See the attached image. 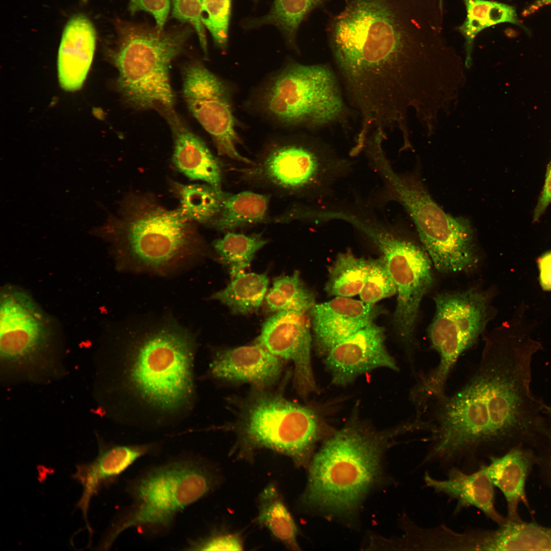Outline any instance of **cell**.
<instances>
[{"label":"cell","instance_id":"6da1fadb","mask_svg":"<svg viewBox=\"0 0 551 551\" xmlns=\"http://www.w3.org/2000/svg\"><path fill=\"white\" fill-rule=\"evenodd\" d=\"M532 333L520 324L502 330L487 342L465 384L429 405L420 466L472 472L498 452L539 440L547 405L531 390L533 359L542 349Z\"/></svg>","mask_w":551,"mask_h":551},{"label":"cell","instance_id":"7a4b0ae2","mask_svg":"<svg viewBox=\"0 0 551 551\" xmlns=\"http://www.w3.org/2000/svg\"><path fill=\"white\" fill-rule=\"evenodd\" d=\"M332 32L337 74L350 105L362 116L400 113L437 80L435 58L414 48L386 0H353Z\"/></svg>","mask_w":551,"mask_h":551},{"label":"cell","instance_id":"3957f363","mask_svg":"<svg viewBox=\"0 0 551 551\" xmlns=\"http://www.w3.org/2000/svg\"><path fill=\"white\" fill-rule=\"evenodd\" d=\"M195 338L165 327L130 339L114 359L113 387L119 421L145 430L173 427L196 397Z\"/></svg>","mask_w":551,"mask_h":551},{"label":"cell","instance_id":"277c9868","mask_svg":"<svg viewBox=\"0 0 551 551\" xmlns=\"http://www.w3.org/2000/svg\"><path fill=\"white\" fill-rule=\"evenodd\" d=\"M417 429L413 418L380 430L351 419L325 439L313 455L298 507L308 512L353 516L380 482L386 451L398 436Z\"/></svg>","mask_w":551,"mask_h":551},{"label":"cell","instance_id":"5b68a950","mask_svg":"<svg viewBox=\"0 0 551 551\" xmlns=\"http://www.w3.org/2000/svg\"><path fill=\"white\" fill-rule=\"evenodd\" d=\"M223 481L216 462L192 453L146 467L127 482L130 502L115 515L97 549H110L130 529L147 539L167 535L181 513L212 494Z\"/></svg>","mask_w":551,"mask_h":551},{"label":"cell","instance_id":"8992f818","mask_svg":"<svg viewBox=\"0 0 551 551\" xmlns=\"http://www.w3.org/2000/svg\"><path fill=\"white\" fill-rule=\"evenodd\" d=\"M353 166L322 139L301 133L268 140L251 164L234 170L240 181L271 195L315 203L331 199Z\"/></svg>","mask_w":551,"mask_h":551},{"label":"cell","instance_id":"52a82bcc","mask_svg":"<svg viewBox=\"0 0 551 551\" xmlns=\"http://www.w3.org/2000/svg\"><path fill=\"white\" fill-rule=\"evenodd\" d=\"M247 103L277 126L313 131L344 125L351 114L338 77L327 64L290 61L266 78Z\"/></svg>","mask_w":551,"mask_h":551},{"label":"cell","instance_id":"ba28073f","mask_svg":"<svg viewBox=\"0 0 551 551\" xmlns=\"http://www.w3.org/2000/svg\"><path fill=\"white\" fill-rule=\"evenodd\" d=\"M196 224L179 207L168 210L150 195L131 194L113 227L119 259L139 271L166 273L205 253Z\"/></svg>","mask_w":551,"mask_h":551},{"label":"cell","instance_id":"9c48e42d","mask_svg":"<svg viewBox=\"0 0 551 551\" xmlns=\"http://www.w3.org/2000/svg\"><path fill=\"white\" fill-rule=\"evenodd\" d=\"M368 164L382 182L379 196L381 202L394 201L403 206L436 269L457 272L477 265V248L468 219L445 212L432 198L416 171H395L385 151L372 154Z\"/></svg>","mask_w":551,"mask_h":551},{"label":"cell","instance_id":"30bf717a","mask_svg":"<svg viewBox=\"0 0 551 551\" xmlns=\"http://www.w3.org/2000/svg\"><path fill=\"white\" fill-rule=\"evenodd\" d=\"M112 58L118 72L117 86L124 99L138 109H154L164 116L174 111L169 66L184 49L191 30L165 31L128 22L117 26Z\"/></svg>","mask_w":551,"mask_h":551},{"label":"cell","instance_id":"8fae6325","mask_svg":"<svg viewBox=\"0 0 551 551\" xmlns=\"http://www.w3.org/2000/svg\"><path fill=\"white\" fill-rule=\"evenodd\" d=\"M332 433L310 407L278 395H260L244 412L232 454L252 461L257 450L268 449L288 457L297 467L307 468L318 442Z\"/></svg>","mask_w":551,"mask_h":551},{"label":"cell","instance_id":"7c38bea8","mask_svg":"<svg viewBox=\"0 0 551 551\" xmlns=\"http://www.w3.org/2000/svg\"><path fill=\"white\" fill-rule=\"evenodd\" d=\"M488 299L486 294L474 289L435 296V313L428 332L439 361L419 376L410 391L416 403L425 406L446 394L447 381L458 359L477 342L485 328Z\"/></svg>","mask_w":551,"mask_h":551},{"label":"cell","instance_id":"4fadbf2b","mask_svg":"<svg viewBox=\"0 0 551 551\" xmlns=\"http://www.w3.org/2000/svg\"><path fill=\"white\" fill-rule=\"evenodd\" d=\"M369 240L382 253L395 284L393 323L400 340L409 345L420 303L433 282L432 262L423 246L395 224L377 229Z\"/></svg>","mask_w":551,"mask_h":551},{"label":"cell","instance_id":"5bb4252c","mask_svg":"<svg viewBox=\"0 0 551 551\" xmlns=\"http://www.w3.org/2000/svg\"><path fill=\"white\" fill-rule=\"evenodd\" d=\"M0 355L5 367L44 368L53 337L51 321L24 291L5 287L1 294Z\"/></svg>","mask_w":551,"mask_h":551},{"label":"cell","instance_id":"9a60e30c","mask_svg":"<svg viewBox=\"0 0 551 551\" xmlns=\"http://www.w3.org/2000/svg\"><path fill=\"white\" fill-rule=\"evenodd\" d=\"M183 92L189 110L211 136L217 153L245 165L253 161L238 149L243 144L237 131L232 85L194 61L183 69Z\"/></svg>","mask_w":551,"mask_h":551},{"label":"cell","instance_id":"2e32d148","mask_svg":"<svg viewBox=\"0 0 551 551\" xmlns=\"http://www.w3.org/2000/svg\"><path fill=\"white\" fill-rule=\"evenodd\" d=\"M312 337L305 313L275 312L264 323L258 343L271 353L294 365V382L298 392L306 396L316 384L311 359Z\"/></svg>","mask_w":551,"mask_h":551},{"label":"cell","instance_id":"e0dca14e","mask_svg":"<svg viewBox=\"0 0 551 551\" xmlns=\"http://www.w3.org/2000/svg\"><path fill=\"white\" fill-rule=\"evenodd\" d=\"M324 364L332 383L341 387L377 368L398 370L386 347L384 328L374 323L334 346L325 356Z\"/></svg>","mask_w":551,"mask_h":551},{"label":"cell","instance_id":"ac0fdd59","mask_svg":"<svg viewBox=\"0 0 551 551\" xmlns=\"http://www.w3.org/2000/svg\"><path fill=\"white\" fill-rule=\"evenodd\" d=\"M162 448L159 442L119 444L99 441L98 452L91 462L79 464L72 478L83 487L77 507L82 511L87 528L92 536V530L87 519L91 498L104 488L118 480L120 477L139 459L159 453Z\"/></svg>","mask_w":551,"mask_h":551},{"label":"cell","instance_id":"d6986e66","mask_svg":"<svg viewBox=\"0 0 551 551\" xmlns=\"http://www.w3.org/2000/svg\"><path fill=\"white\" fill-rule=\"evenodd\" d=\"M309 311L316 350L325 356L336 345L374 323L383 310L361 300L336 296L315 304Z\"/></svg>","mask_w":551,"mask_h":551},{"label":"cell","instance_id":"ffe728a7","mask_svg":"<svg viewBox=\"0 0 551 551\" xmlns=\"http://www.w3.org/2000/svg\"><path fill=\"white\" fill-rule=\"evenodd\" d=\"M486 464L472 472L452 467L446 471V478L441 480L433 477L425 471L422 477L424 485L437 494L455 500L457 504L454 515L463 509L474 507L500 525L507 519L495 508V486L487 472Z\"/></svg>","mask_w":551,"mask_h":551},{"label":"cell","instance_id":"44dd1931","mask_svg":"<svg viewBox=\"0 0 551 551\" xmlns=\"http://www.w3.org/2000/svg\"><path fill=\"white\" fill-rule=\"evenodd\" d=\"M282 360L258 343L216 353L208 373L216 380L265 387L273 384L280 377Z\"/></svg>","mask_w":551,"mask_h":551},{"label":"cell","instance_id":"7402d4cb","mask_svg":"<svg viewBox=\"0 0 551 551\" xmlns=\"http://www.w3.org/2000/svg\"><path fill=\"white\" fill-rule=\"evenodd\" d=\"M95 42V30L87 17L77 14L66 23L58 56L59 80L64 89L75 91L81 87L92 61Z\"/></svg>","mask_w":551,"mask_h":551},{"label":"cell","instance_id":"603a6c76","mask_svg":"<svg viewBox=\"0 0 551 551\" xmlns=\"http://www.w3.org/2000/svg\"><path fill=\"white\" fill-rule=\"evenodd\" d=\"M165 118L173 136L172 161L176 167L192 180H200L222 189L221 162L202 139L188 130L174 112Z\"/></svg>","mask_w":551,"mask_h":551},{"label":"cell","instance_id":"cb8c5ba5","mask_svg":"<svg viewBox=\"0 0 551 551\" xmlns=\"http://www.w3.org/2000/svg\"><path fill=\"white\" fill-rule=\"evenodd\" d=\"M488 461L487 472L506 500L507 519L518 521V506L524 498L525 480L532 463L531 454L517 445L502 455L490 457Z\"/></svg>","mask_w":551,"mask_h":551},{"label":"cell","instance_id":"d4e9b609","mask_svg":"<svg viewBox=\"0 0 551 551\" xmlns=\"http://www.w3.org/2000/svg\"><path fill=\"white\" fill-rule=\"evenodd\" d=\"M271 194L244 191L227 192L221 209L209 227L226 233L237 229L270 221Z\"/></svg>","mask_w":551,"mask_h":551},{"label":"cell","instance_id":"484cf974","mask_svg":"<svg viewBox=\"0 0 551 551\" xmlns=\"http://www.w3.org/2000/svg\"><path fill=\"white\" fill-rule=\"evenodd\" d=\"M257 504V523L288 549L301 550L298 527L276 483H269L261 490Z\"/></svg>","mask_w":551,"mask_h":551},{"label":"cell","instance_id":"4316f807","mask_svg":"<svg viewBox=\"0 0 551 551\" xmlns=\"http://www.w3.org/2000/svg\"><path fill=\"white\" fill-rule=\"evenodd\" d=\"M466 17L459 30L465 40L466 68L472 63V51L474 39L483 29L501 23L520 26L515 8L509 5L487 0H463Z\"/></svg>","mask_w":551,"mask_h":551},{"label":"cell","instance_id":"83f0119b","mask_svg":"<svg viewBox=\"0 0 551 551\" xmlns=\"http://www.w3.org/2000/svg\"><path fill=\"white\" fill-rule=\"evenodd\" d=\"M171 191L180 201L179 208L195 223L210 224L218 215L227 192L207 184H183L171 181Z\"/></svg>","mask_w":551,"mask_h":551},{"label":"cell","instance_id":"f1b7e54d","mask_svg":"<svg viewBox=\"0 0 551 551\" xmlns=\"http://www.w3.org/2000/svg\"><path fill=\"white\" fill-rule=\"evenodd\" d=\"M268 285L265 273L242 272L233 278L223 289L211 297L228 306L233 313L248 314L258 310Z\"/></svg>","mask_w":551,"mask_h":551},{"label":"cell","instance_id":"f546056e","mask_svg":"<svg viewBox=\"0 0 551 551\" xmlns=\"http://www.w3.org/2000/svg\"><path fill=\"white\" fill-rule=\"evenodd\" d=\"M268 241L261 233L245 235L231 231L214 241L212 246L233 278L244 272L255 254Z\"/></svg>","mask_w":551,"mask_h":551},{"label":"cell","instance_id":"4dcf8cb0","mask_svg":"<svg viewBox=\"0 0 551 551\" xmlns=\"http://www.w3.org/2000/svg\"><path fill=\"white\" fill-rule=\"evenodd\" d=\"M368 260L355 256L350 249L340 253L329 268L324 290L330 296L350 297L363 287Z\"/></svg>","mask_w":551,"mask_h":551},{"label":"cell","instance_id":"1f68e13d","mask_svg":"<svg viewBox=\"0 0 551 551\" xmlns=\"http://www.w3.org/2000/svg\"><path fill=\"white\" fill-rule=\"evenodd\" d=\"M314 293L305 285L299 273L277 278L265 296L267 310L292 311L306 313L315 305Z\"/></svg>","mask_w":551,"mask_h":551},{"label":"cell","instance_id":"d6a6232c","mask_svg":"<svg viewBox=\"0 0 551 551\" xmlns=\"http://www.w3.org/2000/svg\"><path fill=\"white\" fill-rule=\"evenodd\" d=\"M323 0H274L269 12L265 16L251 20L248 26L272 24L284 35L290 46L294 47L297 29L306 15Z\"/></svg>","mask_w":551,"mask_h":551},{"label":"cell","instance_id":"836d02e7","mask_svg":"<svg viewBox=\"0 0 551 551\" xmlns=\"http://www.w3.org/2000/svg\"><path fill=\"white\" fill-rule=\"evenodd\" d=\"M498 529L499 550H551V528L507 519Z\"/></svg>","mask_w":551,"mask_h":551},{"label":"cell","instance_id":"e575fe53","mask_svg":"<svg viewBox=\"0 0 551 551\" xmlns=\"http://www.w3.org/2000/svg\"><path fill=\"white\" fill-rule=\"evenodd\" d=\"M397 293L395 284L389 272L384 258L368 260L367 271L362 289L361 300L369 304Z\"/></svg>","mask_w":551,"mask_h":551},{"label":"cell","instance_id":"d590c367","mask_svg":"<svg viewBox=\"0 0 551 551\" xmlns=\"http://www.w3.org/2000/svg\"><path fill=\"white\" fill-rule=\"evenodd\" d=\"M231 0H203L201 17L215 44L225 51L228 46Z\"/></svg>","mask_w":551,"mask_h":551},{"label":"cell","instance_id":"8d00e7d4","mask_svg":"<svg viewBox=\"0 0 551 551\" xmlns=\"http://www.w3.org/2000/svg\"><path fill=\"white\" fill-rule=\"evenodd\" d=\"M241 536L218 529L208 533L188 539L183 546L185 550H242L244 543Z\"/></svg>","mask_w":551,"mask_h":551},{"label":"cell","instance_id":"74e56055","mask_svg":"<svg viewBox=\"0 0 551 551\" xmlns=\"http://www.w3.org/2000/svg\"><path fill=\"white\" fill-rule=\"evenodd\" d=\"M202 3L203 0H173L172 15L192 26L197 34L201 47L207 55V39L201 17Z\"/></svg>","mask_w":551,"mask_h":551},{"label":"cell","instance_id":"f35d334b","mask_svg":"<svg viewBox=\"0 0 551 551\" xmlns=\"http://www.w3.org/2000/svg\"><path fill=\"white\" fill-rule=\"evenodd\" d=\"M170 5V0H130L129 9L133 14L141 11L150 13L156 20V28L162 31Z\"/></svg>","mask_w":551,"mask_h":551},{"label":"cell","instance_id":"ab89813d","mask_svg":"<svg viewBox=\"0 0 551 551\" xmlns=\"http://www.w3.org/2000/svg\"><path fill=\"white\" fill-rule=\"evenodd\" d=\"M550 203H551V160L547 166L542 191L535 208L533 217V222H536L540 219Z\"/></svg>","mask_w":551,"mask_h":551},{"label":"cell","instance_id":"60d3db41","mask_svg":"<svg viewBox=\"0 0 551 551\" xmlns=\"http://www.w3.org/2000/svg\"><path fill=\"white\" fill-rule=\"evenodd\" d=\"M537 262L539 284L544 291H551V251L543 254Z\"/></svg>","mask_w":551,"mask_h":551},{"label":"cell","instance_id":"b9f144b4","mask_svg":"<svg viewBox=\"0 0 551 551\" xmlns=\"http://www.w3.org/2000/svg\"><path fill=\"white\" fill-rule=\"evenodd\" d=\"M544 440L545 441L549 449V455L547 459V468L551 474V418L550 419L547 428L546 429Z\"/></svg>","mask_w":551,"mask_h":551},{"label":"cell","instance_id":"7bdbcfd3","mask_svg":"<svg viewBox=\"0 0 551 551\" xmlns=\"http://www.w3.org/2000/svg\"><path fill=\"white\" fill-rule=\"evenodd\" d=\"M548 4H551V0H538L529 9L534 11L539 7Z\"/></svg>","mask_w":551,"mask_h":551}]
</instances>
